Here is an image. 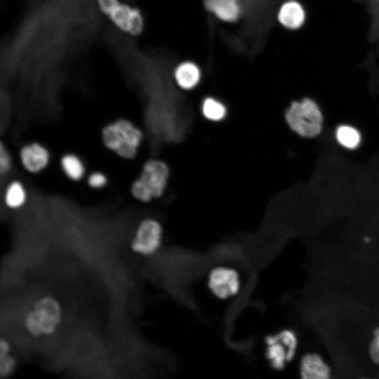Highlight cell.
<instances>
[{"instance_id": "obj_1", "label": "cell", "mask_w": 379, "mask_h": 379, "mask_svg": "<svg viewBox=\"0 0 379 379\" xmlns=\"http://www.w3.org/2000/svg\"><path fill=\"white\" fill-rule=\"evenodd\" d=\"M63 316L60 302L52 295H42L23 312L22 328L33 338L49 337L58 331L62 325Z\"/></svg>"}, {"instance_id": "obj_2", "label": "cell", "mask_w": 379, "mask_h": 379, "mask_svg": "<svg viewBox=\"0 0 379 379\" xmlns=\"http://www.w3.org/2000/svg\"><path fill=\"white\" fill-rule=\"evenodd\" d=\"M101 138L107 149L124 159H132L137 154L143 135L131 121L118 119L102 128Z\"/></svg>"}, {"instance_id": "obj_3", "label": "cell", "mask_w": 379, "mask_h": 379, "mask_svg": "<svg viewBox=\"0 0 379 379\" xmlns=\"http://www.w3.org/2000/svg\"><path fill=\"white\" fill-rule=\"evenodd\" d=\"M285 117L289 127L302 137H315L321 131V112L318 105L310 98L293 102L287 109Z\"/></svg>"}, {"instance_id": "obj_4", "label": "cell", "mask_w": 379, "mask_h": 379, "mask_svg": "<svg viewBox=\"0 0 379 379\" xmlns=\"http://www.w3.org/2000/svg\"><path fill=\"white\" fill-rule=\"evenodd\" d=\"M164 240V230L161 222L153 218L142 220L137 227L130 242L133 253L143 258L156 255Z\"/></svg>"}, {"instance_id": "obj_5", "label": "cell", "mask_w": 379, "mask_h": 379, "mask_svg": "<svg viewBox=\"0 0 379 379\" xmlns=\"http://www.w3.org/2000/svg\"><path fill=\"white\" fill-rule=\"evenodd\" d=\"M208 290L220 300L232 299L241 291L242 281L239 270L230 265H220L212 267L207 274Z\"/></svg>"}, {"instance_id": "obj_6", "label": "cell", "mask_w": 379, "mask_h": 379, "mask_svg": "<svg viewBox=\"0 0 379 379\" xmlns=\"http://www.w3.org/2000/svg\"><path fill=\"white\" fill-rule=\"evenodd\" d=\"M169 175L168 167L163 161L150 159L142 168L138 181L152 198L161 197L166 187Z\"/></svg>"}, {"instance_id": "obj_7", "label": "cell", "mask_w": 379, "mask_h": 379, "mask_svg": "<svg viewBox=\"0 0 379 379\" xmlns=\"http://www.w3.org/2000/svg\"><path fill=\"white\" fill-rule=\"evenodd\" d=\"M22 166L27 172L36 174L45 170L51 161L49 150L42 144L33 142L23 145L19 152Z\"/></svg>"}, {"instance_id": "obj_8", "label": "cell", "mask_w": 379, "mask_h": 379, "mask_svg": "<svg viewBox=\"0 0 379 379\" xmlns=\"http://www.w3.org/2000/svg\"><path fill=\"white\" fill-rule=\"evenodd\" d=\"M108 17L121 30L133 36L141 34L144 28V21L140 11L120 2L112 11Z\"/></svg>"}, {"instance_id": "obj_9", "label": "cell", "mask_w": 379, "mask_h": 379, "mask_svg": "<svg viewBox=\"0 0 379 379\" xmlns=\"http://www.w3.org/2000/svg\"><path fill=\"white\" fill-rule=\"evenodd\" d=\"M264 343L265 357L274 370L281 371L293 360L287 347L277 333L267 335L264 339Z\"/></svg>"}, {"instance_id": "obj_10", "label": "cell", "mask_w": 379, "mask_h": 379, "mask_svg": "<svg viewBox=\"0 0 379 379\" xmlns=\"http://www.w3.org/2000/svg\"><path fill=\"white\" fill-rule=\"evenodd\" d=\"M299 373L303 379H328L331 376V369L319 354L308 352L300 360Z\"/></svg>"}, {"instance_id": "obj_11", "label": "cell", "mask_w": 379, "mask_h": 379, "mask_svg": "<svg viewBox=\"0 0 379 379\" xmlns=\"http://www.w3.org/2000/svg\"><path fill=\"white\" fill-rule=\"evenodd\" d=\"M277 18L280 24L286 29L295 30L304 25L306 13L299 1L288 0L281 6Z\"/></svg>"}, {"instance_id": "obj_12", "label": "cell", "mask_w": 379, "mask_h": 379, "mask_svg": "<svg viewBox=\"0 0 379 379\" xmlns=\"http://www.w3.org/2000/svg\"><path fill=\"white\" fill-rule=\"evenodd\" d=\"M205 8L218 18L225 22H235L241 15L238 0H204Z\"/></svg>"}, {"instance_id": "obj_13", "label": "cell", "mask_w": 379, "mask_h": 379, "mask_svg": "<svg viewBox=\"0 0 379 379\" xmlns=\"http://www.w3.org/2000/svg\"><path fill=\"white\" fill-rule=\"evenodd\" d=\"M175 79L178 85L183 89L194 88L199 82L201 72L194 63L185 62L178 66L175 71Z\"/></svg>"}, {"instance_id": "obj_14", "label": "cell", "mask_w": 379, "mask_h": 379, "mask_svg": "<svg viewBox=\"0 0 379 379\" xmlns=\"http://www.w3.org/2000/svg\"><path fill=\"white\" fill-rule=\"evenodd\" d=\"M65 175L72 181H80L85 175L86 168L81 159L74 153H67L60 160Z\"/></svg>"}, {"instance_id": "obj_15", "label": "cell", "mask_w": 379, "mask_h": 379, "mask_svg": "<svg viewBox=\"0 0 379 379\" xmlns=\"http://www.w3.org/2000/svg\"><path fill=\"white\" fill-rule=\"evenodd\" d=\"M27 198V191L23 184L19 180L11 182L6 188L4 202L11 209H18L22 207Z\"/></svg>"}, {"instance_id": "obj_16", "label": "cell", "mask_w": 379, "mask_h": 379, "mask_svg": "<svg viewBox=\"0 0 379 379\" xmlns=\"http://www.w3.org/2000/svg\"><path fill=\"white\" fill-rule=\"evenodd\" d=\"M335 138L343 147L347 149H355L360 144L361 135L354 127L347 125L339 126L335 132Z\"/></svg>"}, {"instance_id": "obj_17", "label": "cell", "mask_w": 379, "mask_h": 379, "mask_svg": "<svg viewBox=\"0 0 379 379\" xmlns=\"http://www.w3.org/2000/svg\"><path fill=\"white\" fill-rule=\"evenodd\" d=\"M202 112L207 119L218 121L225 118L227 109L225 106L218 100L206 98L203 101Z\"/></svg>"}, {"instance_id": "obj_18", "label": "cell", "mask_w": 379, "mask_h": 379, "mask_svg": "<svg viewBox=\"0 0 379 379\" xmlns=\"http://www.w3.org/2000/svg\"><path fill=\"white\" fill-rule=\"evenodd\" d=\"M17 368V360L12 352L0 354V376L1 378L10 377Z\"/></svg>"}, {"instance_id": "obj_19", "label": "cell", "mask_w": 379, "mask_h": 379, "mask_svg": "<svg viewBox=\"0 0 379 379\" xmlns=\"http://www.w3.org/2000/svg\"><path fill=\"white\" fill-rule=\"evenodd\" d=\"M107 177L100 171H94L87 178V184L92 189H101L107 184Z\"/></svg>"}, {"instance_id": "obj_20", "label": "cell", "mask_w": 379, "mask_h": 379, "mask_svg": "<svg viewBox=\"0 0 379 379\" xmlns=\"http://www.w3.org/2000/svg\"><path fill=\"white\" fill-rule=\"evenodd\" d=\"M368 353L371 361L379 366V327L373 332L369 345Z\"/></svg>"}, {"instance_id": "obj_21", "label": "cell", "mask_w": 379, "mask_h": 379, "mask_svg": "<svg viewBox=\"0 0 379 379\" xmlns=\"http://www.w3.org/2000/svg\"><path fill=\"white\" fill-rule=\"evenodd\" d=\"M12 166L11 156L3 142L0 149V172L2 175L8 173Z\"/></svg>"}, {"instance_id": "obj_22", "label": "cell", "mask_w": 379, "mask_h": 379, "mask_svg": "<svg viewBox=\"0 0 379 379\" xmlns=\"http://www.w3.org/2000/svg\"><path fill=\"white\" fill-rule=\"evenodd\" d=\"M119 3L118 0H98L100 9L107 16Z\"/></svg>"}]
</instances>
